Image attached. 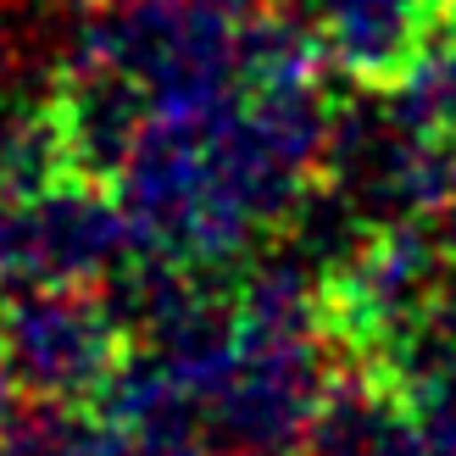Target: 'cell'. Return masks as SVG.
<instances>
[{"mask_svg":"<svg viewBox=\"0 0 456 456\" xmlns=\"http://www.w3.org/2000/svg\"><path fill=\"white\" fill-rule=\"evenodd\" d=\"M445 250L423 223H384L356 245L351 262H339L323 279L329 334L334 346L368 362L379 346H390L401 329L435 317L445 289Z\"/></svg>","mask_w":456,"mask_h":456,"instance_id":"4","label":"cell"},{"mask_svg":"<svg viewBox=\"0 0 456 456\" xmlns=\"http://www.w3.org/2000/svg\"><path fill=\"white\" fill-rule=\"evenodd\" d=\"M0 456H123V435L89 406L22 401V412L0 428Z\"/></svg>","mask_w":456,"mask_h":456,"instance_id":"9","label":"cell"},{"mask_svg":"<svg viewBox=\"0 0 456 456\" xmlns=\"http://www.w3.org/2000/svg\"><path fill=\"white\" fill-rule=\"evenodd\" d=\"M445 12H451V17H456V0H445Z\"/></svg>","mask_w":456,"mask_h":456,"instance_id":"13","label":"cell"},{"mask_svg":"<svg viewBox=\"0 0 456 456\" xmlns=\"http://www.w3.org/2000/svg\"><path fill=\"white\" fill-rule=\"evenodd\" d=\"M428 456H456V440L451 445H428Z\"/></svg>","mask_w":456,"mask_h":456,"instance_id":"12","label":"cell"},{"mask_svg":"<svg viewBox=\"0 0 456 456\" xmlns=\"http://www.w3.org/2000/svg\"><path fill=\"white\" fill-rule=\"evenodd\" d=\"M134 250L128 212L101 178L61 173L28 200L0 195V295L34 284L101 289Z\"/></svg>","mask_w":456,"mask_h":456,"instance_id":"1","label":"cell"},{"mask_svg":"<svg viewBox=\"0 0 456 456\" xmlns=\"http://www.w3.org/2000/svg\"><path fill=\"white\" fill-rule=\"evenodd\" d=\"M346 351L334 334L317 339H240L234 373L200 412V428L223 456H279L301 451L312 418L323 412Z\"/></svg>","mask_w":456,"mask_h":456,"instance_id":"2","label":"cell"},{"mask_svg":"<svg viewBox=\"0 0 456 456\" xmlns=\"http://www.w3.org/2000/svg\"><path fill=\"white\" fill-rule=\"evenodd\" d=\"M279 456H306V451H279Z\"/></svg>","mask_w":456,"mask_h":456,"instance_id":"14","label":"cell"},{"mask_svg":"<svg viewBox=\"0 0 456 456\" xmlns=\"http://www.w3.org/2000/svg\"><path fill=\"white\" fill-rule=\"evenodd\" d=\"M384 101L401 123L423 134H451L456 128V17H445L423 51L406 61V73L384 89Z\"/></svg>","mask_w":456,"mask_h":456,"instance_id":"10","label":"cell"},{"mask_svg":"<svg viewBox=\"0 0 456 456\" xmlns=\"http://www.w3.org/2000/svg\"><path fill=\"white\" fill-rule=\"evenodd\" d=\"M61 173H67V151H61V128L51 111V89L34 101L0 106V195L28 200L45 184H56Z\"/></svg>","mask_w":456,"mask_h":456,"instance_id":"8","label":"cell"},{"mask_svg":"<svg viewBox=\"0 0 456 456\" xmlns=\"http://www.w3.org/2000/svg\"><path fill=\"white\" fill-rule=\"evenodd\" d=\"M128 346L101 289L34 284L6 295V373L34 401L95 406Z\"/></svg>","mask_w":456,"mask_h":456,"instance_id":"3","label":"cell"},{"mask_svg":"<svg viewBox=\"0 0 456 456\" xmlns=\"http://www.w3.org/2000/svg\"><path fill=\"white\" fill-rule=\"evenodd\" d=\"M306 456H428L412 401L368 362L346 356L334 373L323 412L312 418Z\"/></svg>","mask_w":456,"mask_h":456,"instance_id":"7","label":"cell"},{"mask_svg":"<svg viewBox=\"0 0 456 456\" xmlns=\"http://www.w3.org/2000/svg\"><path fill=\"white\" fill-rule=\"evenodd\" d=\"M445 17V0H312L329 61L362 89H390Z\"/></svg>","mask_w":456,"mask_h":456,"instance_id":"6","label":"cell"},{"mask_svg":"<svg viewBox=\"0 0 456 456\" xmlns=\"http://www.w3.org/2000/svg\"><path fill=\"white\" fill-rule=\"evenodd\" d=\"M0 368H6V295H0Z\"/></svg>","mask_w":456,"mask_h":456,"instance_id":"11","label":"cell"},{"mask_svg":"<svg viewBox=\"0 0 456 456\" xmlns=\"http://www.w3.org/2000/svg\"><path fill=\"white\" fill-rule=\"evenodd\" d=\"M51 111H56V128H61L67 173L118 184L128 151L151 118V95L123 61H111L101 45H89L73 28L67 56L51 73Z\"/></svg>","mask_w":456,"mask_h":456,"instance_id":"5","label":"cell"},{"mask_svg":"<svg viewBox=\"0 0 456 456\" xmlns=\"http://www.w3.org/2000/svg\"><path fill=\"white\" fill-rule=\"evenodd\" d=\"M0 6H6V0H0Z\"/></svg>","mask_w":456,"mask_h":456,"instance_id":"16","label":"cell"},{"mask_svg":"<svg viewBox=\"0 0 456 456\" xmlns=\"http://www.w3.org/2000/svg\"><path fill=\"white\" fill-rule=\"evenodd\" d=\"M451 140H456V128H451Z\"/></svg>","mask_w":456,"mask_h":456,"instance_id":"15","label":"cell"}]
</instances>
